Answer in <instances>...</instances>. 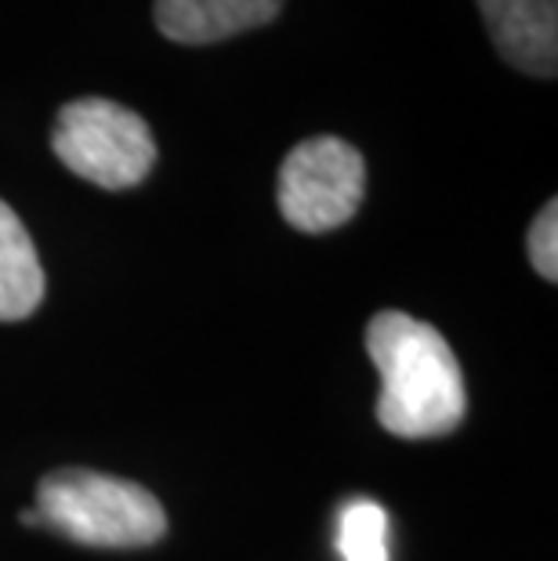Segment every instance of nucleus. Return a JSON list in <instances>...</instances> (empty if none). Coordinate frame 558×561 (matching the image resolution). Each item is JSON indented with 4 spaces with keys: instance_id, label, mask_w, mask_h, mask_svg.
<instances>
[{
    "instance_id": "nucleus-6",
    "label": "nucleus",
    "mask_w": 558,
    "mask_h": 561,
    "mask_svg": "<svg viewBox=\"0 0 558 561\" xmlns=\"http://www.w3.org/2000/svg\"><path fill=\"white\" fill-rule=\"evenodd\" d=\"M283 0H157V30L174 44H218L247 30L269 26Z\"/></svg>"
},
{
    "instance_id": "nucleus-7",
    "label": "nucleus",
    "mask_w": 558,
    "mask_h": 561,
    "mask_svg": "<svg viewBox=\"0 0 558 561\" xmlns=\"http://www.w3.org/2000/svg\"><path fill=\"white\" fill-rule=\"evenodd\" d=\"M44 301V268L26 225L0 199V322H19Z\"/></svg>"
},
{
    "instance_id": "nucleus-2",
    "label": "nucleus",
    "mask_w": 558,
    "mask_h": 561,
    "mask_svg": "<svg viewBox=\"0 0 558 561\" xmlns=\"http://www.w3.org/2000/svg\"><path fill=\"white\" fill-rule=\"evenodd\" d=\"M33 507L47 529L84 547H149L168 533L163 504L146 485L88 468L44 474Z\"/></svg>"
},
{
    "instance_id": "nucleus-3",
    "label": "nucleus",
    "mask_w": 558,
    "mask_h": 561,
    "mask_svg": "<svg viewBox=\"0 0 558 561\" xmlns=\"http://www.w3.org/2000/svg\"><path fill=\"white\" fill-rule=\"evenodd\" d=\"M52 149L69 171L99 188H135L157 163L149 124L110 99L66 102L55 116Z\"/></svg>"
},
{
    "instance_id": "nucleus-9",
    "label": "nucleus",
    "mask_w": 558,
    "mask_h": 561,
    "mask_svg": "<svg viewBox=\"0 0 558 561\" xmlns=\"http://www.w3.org/2000/svg\"><path fill=\"white\" fill-rule=\"evenodd\" d=\"M526 250H529V261H533V268H537V276L555 283L558 279V203L555 199L544 203V210L533 218Z\"/></svg>"
},
{
    "instance_id": "nucleus-8",
    "label": "nucleus",
    "mask_w": 558,
    "mask_h": 561,
    "mask_svg": "<svg viewBox=\"0 0 558 561\" xmlns=\"http://www.w3.org/2000/svg\"><path fill=\"white\" fill-rule=\"evenodd\" d=\"M338 554L344 561H388V511L377 500H349L341 507Z\"/></svg>"
},
{
    "instance_id": "nucleus-4",
    "label": "nucleus",
    "mask_w": 558,
    "mask_h": 561,
    "mask_svg": "<svg viewBox=\"0 0 558 561\" xmlns=\"http://www.w3.org/2000/svg\"><path fill=\"white\" fill-rule=\"evenodd\" d=\"M366 196V163L360 149L334 135H316L294 146L280 167L276 199L287 225L319 236L355 218Z\"/></svg>"
},
{
    "instance_id": "nucleus-5",
    "label": "nucleus",
    "mask_w": 558,
    "mask_h": 561,
    "mask_svg": "<svg viewBox=\"0 0 558 561\" xmlns=\"http://www.w3.org/2000/svg\"><path fill=\"white\" fill-rule=\"evenodd\" d=\"M493 47L519 73H558V0H475Z\"/></svg>"
},
{
    "instance_id": "nucleus-1",
    "label": "nucleus",
    "mask_w": 558,
    "mask_h": 561,
    "mask_svg": "<svg viewBox=\"0 0 558 561\" xmlns=\"http://www.w3.org/2000/svg\"><path fill=\"white\" fill-rule=\"evenodd\" d=\"M366 352L382 374L377 421L399 438H439L465 421V374L432 322L377 312L366 322Z\"/></svg>"
}]
</instances>
